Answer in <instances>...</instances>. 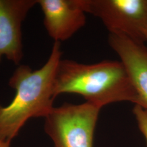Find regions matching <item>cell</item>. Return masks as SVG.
<instances>
[{
	"mask_svg": "<svg viewBox=\"0 0 147 147\" xmlns=\"http://www.w3.org/2000/svg\"><path fill=\"white\" fill-rule=\"evenodd\" d=\"M140 130L146 138L147 144V110L141 106L135 105L133 109Z\"/></svg>",
	"mask_w": 147,
	"mask_h": 147,
	"instance_id": "cell-8",
	"label": "cell"
},
{
	"mask_svg": "<svg viewBox=\"0 0 147 147\" xmlns=\"http://www.w3.org/2000/svg\"><path fill=\"white\" fill-rule=\"evenodd\" d=\"M109 42L124 65L136 90V105L147 110V49L144 44L109 33Z\"/></svg>",
	"mask_w": 147,
	"mask_h": 147,
	"instance_id": "cell-7",
	"label": "cell"
},
{
	"mask_svg": "<svg viewBox=\"0 0 147 147\" xmlns=\"http://www.w3.org/2000/svg\"><path fill=\"white\" fill-rule=\"evenodd\" d=\"M37 0H0V63L2 56L18 65L24 56L21 26Z\"/></svg>",
	"mask_w": 147,
	"mask_h": 147,
	"instance_id": "cell-5",
	"label": "cell"
},
{
	"mask_svg": "<svg viewBox=\"0 0 147 147\" xmlns=\"http://www.w3.org/2000/svg\"><path fill=\"white\" fill-rule=\"evenodd\" d=\"M144 38H145V42H147V28H146V32H145V34H144Z\"/></svg>",
	"mask_w": 147,
	"mask_h": 147,
	"instance_id": "cell-10",
	"label": "cell"
},
{
	"mask_svg": "<svg viewBox=\"0 0 147 147\" xmlns=\"http://www.w3.org/2000/svg\"><path fill=\"white\" fill-rule=\"evenodd\" d=\"M11 142L5 141L0 138V147H10Z\"/></svg>",
	"mask_w": 147,
	"mask_h": 147,
	"instance_id": "cell-9",
	"label": "cell"
},
{
	"mask_svg": "<svg viewBox=\"0 0 147 147\" xmlns=\"http://www.w3.org/2000/svg\"><path fill=\"white\" fill-rule=\"evenodd\" d=\"M84 12L98 17L109 33L144 44L147 0H80Z\"/></svg>",
	"mask_w": 147,
	"mask_h": 147,
	"instance_id": "cell-4",
	"label": "cell"
},
{
	"mask_svg": "<svg viewBox=\"0 0 147 147\" xmlns=\"http://www.w3.org/2000/svg\"><path fill=\"white\" fill-rule=\"evenodd\" d=\"M44 25L55 42L68 40L84 26L86 18L80 0H37Z\"/></svg>",
	"mask_w": 147,
	"mask_h": 147,
	"instance_id": "cell-6",
	"label": "cell"
},
{
	"mask_svg": "<svg viewBox=\"0 0 147 147\" xmlns=\"http://www.w3.org/2000/svg\"><path fill=\"white\" fill-rule=\"evenodd\" d=\"M100 107L86 101L53 107L45 118V131L55 147H93Z\"/></svg>",
	"mask_w": 147,
	"mask_h": 147,
	"instance_id": "cell-3",
	"label": "cell"
},
{
	"mask_svg": "<svg viewBox=\"0 0 147 147\" xmlns=\"http://www.w3.org/2000/svg\"><path fill=\"white\" fill-rule=\"evenodd\" d=\"M63 93L80 95L100 108L117 102L136 104L137 101L136 90L121 61L87 64L61 59L55 76L54 95Z\"/></svg>",
	"mask_w": 147,
	"mask_h": 147,
	"instance_id": "cell-2",
	"label": "cell"
},
{
	"mask_svg": "<svg viewBox=\"0 0 147 147\" xmlns=\"http://www.w3.org/2000/svg\"><path fill=\"white\" fill-rule=\"evenodd\" d=\"M61 42H55L47 62L39 69L27 65L16 69L9 81L16 95L7 106L0 104V138L11 142L27 121L44 117L54 107V83L58 64L62 59Z\"/></svg>",
	"mask_w": 147,
	"mask_h": 147,
	"instance_id": "cell-1",
	"label": "cell"
}]
</instances>
